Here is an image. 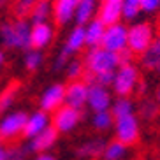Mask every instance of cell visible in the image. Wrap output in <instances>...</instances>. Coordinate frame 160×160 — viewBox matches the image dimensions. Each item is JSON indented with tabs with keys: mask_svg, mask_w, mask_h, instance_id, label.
I'll list each match as a JSON object with an SVG mask.
<instances>
[{
	"mask_svg": "<svg viewBox=\"0 0 160 160\" xmlns=\"http://www.w3.org/2000/svg\"><path fill=\"white\" fill-rule=\"evenodd\" d=\"M32 23L28 19L4 21L0 25V42L5 49H30Z\"/></svg>",
	"mask_w": 160,
	"mask_h": 160,
	"instance_id": "cell-1",
	"label": "cell"
},
{
	"mask_svg": "<svg viewBox=\"0 0 160 160\" xmlns=\"http://www.w3.org/2000/svg\"><path fill=\"white\" fill-rule=\"evenodd\" d=\"M83 63H85V74L83 76H95L100 72L116 71L120 67V58H118V53L109 51L102 46H97L90 48L86 51Z\"/></svg>",
	"mask_w": 160,
	"mask_h": 160,
	"instance_id": "cell-2",
	"label": "cell"
},
{
	"mask_svg": "<svg viewBox=\"0 0 160 160\" xmlns=\"http://www.w3.org/2000/svg\"><path fill=\"white\" fill-rule=\"evenodd\" d=\"M139 79H141V74H139L137 65L123 63L114 72V81L111 85V92L116 97H130L132 93H136Z\"/></svg>",
	"mask_w": 160,
	"mask_h": 160,
	"instance_id": "cell-3",
	"label": "cell"
},
{
	"mask_svg": "<svg viewBox=\"0 0 160 160\" xmlns=\"http://www.w3.org/2000/svg\"><path fill=\"white\" fill-rule=\"evenodd\" d=\"M155 39V28L148 21L134 23L128 27V39H127V48L134 55H142L150 48V44Z\"/></svg>",
	"mask_w": 160,
	"mask_h": 160,
	"instance_id": "cell-4",
	"label": "cell"
},
{
	"mask_svg": "<svg viewBox=\"0 0 160 160\" xmlns=\"http://www.w3.org/2000/svg\"><path fill=\"white\" fill-rule=\"evenodd\" d=\"M113 132H114V139H118L120 142L127 146L136 144L141 137V122L137 118L136 113L127 114V116L116 118L113 125Z\"/></svg>",
	"mask_w": 160,
	"mask_h": 160,
	"instance_id": "cell-5",
	"label": "cell"
},
{
	"mask_svg": "<svg viewBox=\"0 0 160 160\" xmlns=\"http://www.w3.org/2000/svg\"><path fill=\"white\" fill-rule=\"evenodd\" d=\"M27 111H9L0 116V139L4 142H12L23 136Z\"/></svg>",
	"mask_w": 160,
	"mask_h": 160,
	"instance_id": "cell-6",
	"label": "cell"
},
{
	"mask_svg": "<svg viewBox=\"0 0 160 160\" xmlns=\"http://www.w3.org/2000/svg\"><path fill=\"white\" fill-rule=\"evenodd\" d=\"M85 118V113L81 109H76L63 104L62 108H58L51 116V125L58 134H71L78 128L81 120Z\"/></svg>",
	"mask_w": 160,
	"mask_h": 160,
	"instance_id": "cell-7",
	"label": "cell"
},
{
	"mask_svg": "<svg viewBox=\"0 0 160 160\" xmlns=\"http://www.w3.org/2000/svg\"><path fill=\"white\" fill-rule=\"evenodd\" d=\"M127 39H128V27L123 25L122 21H118L114 25L106 27V32H104L100 46L109 49V51L118 53L127 48Z\"/></svg>",
	"mask_w": 160,
	"mask_h": 160,
	"instance_id": "cell-8",
	"label": "cell"
},
{
	"mask_svg": "<svg viewBox=\"0 0 160 160\" xmlns=\"http://www.w3.org/2000/svg\"><path fill=\"white\" fill-rule=\"evenodd\" d=\"M65 104V85L63 83H53L39 97V109L53 114L58 108Z\"/></svg>",
	"mask_w": 160,
	"mask_h": 160,
	"instance_id": "cell-9",
	"label": "cell"
},
{
	"mask_svg": "<svg viewBox=\"0 0 160 160\" xmlns=\"http://www.w3.org/2000/svg\"><path fill=\"white\" fill-rule=\"evenodd\" d=\"M113 104V93L111 90L106 88L97 83H90L88 85V100H86V108L92 113L97 111H108Z\"/></svg>",
	"mask_w": 160,
	"mask_h": 160,
	"instance_id": "cell-10",
	"label": "cell"
},
{
	"mask_svg": "<svg viewBox=\"0 0 160 160\" xmlns=\"http://www.w3.org/2000/svg\"><path fill=\"white\" fill-rule=\"evenodd\" d=\"M49 125H51V114L49 113H46L42 109L32 111V113L27 114V122H25L23 136L21 137H25L27 141H30L32 137H35L42 130H46Z\"/></svg>",
	"mask_w": 160,
	"mask_h": 160,
	"instance_id": "cell-11",
	"label": "cell"
},
{
	"mask_svg": "<svg viewBox=\"0 0 160 160\" xmlns=\"http://www.w3.org/2000/svg\"><path fill=\"white\" fill-rule=\"evenodd\" d=\"M86 100H88V83H85L83 79H76V81H69V85H65L67 106L85 111Z\"/></svg>",
	"mask_w": 160,
	"mask_h": 160,
	"instance_id": "cell-12",
	"label": "cell"
},
{
	"mask_svg": "<svg viewBox=\"0 0 160 160\" xmlns=\"http://www.w3.org/2000/svg\"><path fill=\"white\" fill-rule=\"evenodd\" d=\"M58 137H60V134L55 130L53 125H49L46 130H42L41 134H37L35 137H32V139L27 142V146H28V150H30L32 155H37V153H48V151H51L53 148L57 146Z\"/></svg>",
	"mask_w": 160,
	"mask_h": 160,
	"instance_id": "cell-13",
	"label": "cell"
},
{
	"mask_svg": "<svg viewBox=\"0 0 160 160\" xmlns=\"http://www.w3.org/2000/svg\"><path fill=\"white\" fill-rule=\"evenodd\" d=\"M53 37H55V28L49 21L35 23L32 25V32H30V46L33 49L42 51L44 48H48L53 42Z\"/></svg>",
	"mask_w": 160,
	"mask_h": 160,
	"instance_id": "cell-14",
	"label": "cell"
},
{
	"mask_svg": "<svg viewBox=\"0 0 160 160\" xmlns=\"http://www.w3.org/2000/svg\"><path fill=\"white\" fill-rule=\"evenodd\" d=\"M106 144L108 141L102 139V137H95V139H90L85 141L83 144H79L76 148V157L81 160H97L102 158L104 150H106Z\"/></svg>",
	"mask_w": 160,
	"mask_h": 160,
	"instance_id": "cell-15",
	"label": "cell"
},
{
	"mask_svg": "<svg viewBox=\"0 0 160 160\" xmlns=\"http://www.w3.org/2000/svg\"><path fill=\"white\" fill-rule=\"evenodd\" d=\"M79 0H55L53 2V18L58 25H67L74 19L76 7Z\"/></svg>",
	"mask_w": 160,
	"mask_h": 160,
	"instance_id": "cell-16",
	"label": "cell"
},
{
	"mask_svg": "<svg viewBox=\"0 0 160 160\" xmlns=\"http://www.w3.org/2000/svg\"><path fill=\"white\" fill-rule=\"evenodd\" d=\"M139 57H141V65L144 67L146 71L160 74V33L155 35L150 48L142 55H139Z\"/></svg>",
	"mask_w": 160,
	"mask_h": 160,
	"instance_id": "cell-17",
	"label": "cell"
},
{
	"mask_svg": "<svg viewBox=\"0 0 160 160\" xmlns=\"http://www.w3.org/2000/svg\"><path fill=\"white\" fill-rule=\"evenodd\" d=\"M63 49H65L69 55L74 57L76 53H79L83 48H86V35H85V27L83 25H76L74 28L71 30V33L67 35L65 44H63Z\"/></svg>",
	"mask_w": 160,
	"mask_h": 160,
	"instance_id": "cell-18",
	"label": "cell"
},
{
	"mask_svg": "<svg viewBox=\"0 0 160 160\" xmlns=\"http://www.w3.org/2000/svg\"><path fill=\"white\" fill-rule=\"evenodd\" d=\"M97 18L106 27L118 23L122 19V2H104L97 11Z\"/></svg>",
	"mask_w": 160,
	"mask_h": 160,
	"instance_id": "cell-19",
	"label": "cell"
},
{
	"mask_svg": "<svg viewBox=\"0 0 160 160\" xmlns=\"http://www.w3.org/2000/svg\"><path fill=\"white\" fill-rule=\"evenodd\" d=\"M104 32H106V25L100 21L99 18L90 19L88 23L85 25V35H86V48H97L100 46L104 37Z\"/></svg>",
	"mask_w": 160,
	"mask_h": 160,
	"instance_id": "cell-20",
	"label": "cell"
},
{
	"mask_svg": "<svg viewBox=\"0 0 160 160\" xmlns=\"http://www.w3.org/2000/svg\"><path fill=\"white\" fill-rule=\"evenodd\" d=\"M136 114L139 120H144V122H153L160 116V106L155 99H144L142 97L139 106L136 108Z\"/></svg>",
	"mask_w": 160,
	"mask_h": 160,
	"instance_id": "cell-21",
	"label": "cell"
},
{
	"mask_svg": "<svg viewBox=\"0 0 160 160\" xmlns=\"http://www.w3.org/2000/svg\"><path fill=\"white\" fill-rule=\"evenodd\" d=\"M19 90H21L19 83H11L0 92V116L11 111V108L14 106L16 99L19 95Z\"/></svg>",
	"mask_w": 160,
	"mask_h": 160,
	"instance_id": "cell-22",
	"label": "cell"
},
{
	"mask_svg": "<svg viewBox=\"0 0 160 160\" xmlns=\"http://www.w3.org/2000/svg\"><path fill=\"white\" fill-rule=\"evenodd\" d=\"M53 14V4L49 0H37L33 4L32 11H30L28 21L32 25L35 23H44V21H49V16Z\"/></svg>",
	"mask_w": 160,
	"mask_h": 160,
	"instance_id": "cell-23",
	"label": "cell"
},
{
	"mask_svg": "<svg viewBox=\"0 0 160 160\" xmlns=\"http://www.w3.org/2000/svg\"><path fill=\"white\" fill-rule=\"evenodd\" d=\"M95 11H97V0H79V4H78L76 12H74L76 25H83L85 27L90 19H93Z\"/></svg>",
	"mask_w": 160,
	"mask_h": 160,
	"instance_id": "cell-24",
	"label": "cell"
},
{
	"mask_svg": "<svg viewBox=\"0 0 160 160\" xmlns=\"http://www.w3.org/2000/svg\"><path fill=\"white\" fill-rule=\"evenodd\" d=\"M128 155V146L120 142L118 139H113L106 144L102 160H125Z\"/></svg>",
	"mask_w": 160,
	"mask_h": 160,
	"instance_id": "cell-25",
	"label": "cell"
},
{
	"mask_svg": "<svg viewBox=\"0 0 160 160\" xmlns=\"http://www.w3.org/2000/svg\"><path fill=\"white\" fill-rule=\"evenodd\" d=\"M113 118H122V116H127V114L136 113V104L132 102L128 97H118L116 100H113L111 108H109Z\"/></svg>",
	"mask_w": 160,
	"mask_h": 160,
	"instance_id": "cell-26",
	"label": "cell"
},
{
	"mask_svg": "<svg viewBox=\"0 0 160 160\" xmlns=\"http://www.w3.org/2000/svg\"><path fill=\"white\" fill-rule=\"evenodd\" d=\"M114 125V118L111 114V111H97L92 114V127L97 132H108L111 130Z\"/></svg>",
	"mask_w": 160,
	"mask_h": 160,
	"instance_id": "cell-27",
	"label": "cell"
},
{
	"mask_svg": "<svg viewBox=\"0 0 160 160\" xmlns=\"http://www.w3.org/2000/svg\"><path fill=\"white\" fill-rule=\"evenodd\" d=\"M44 63V55L41 49H33V48H30V49H27V53H25V58H23V65L25 69L28 72H35L41 69V65Z\"/></svg>",
	"mask_w": 160,
	"mask_h": 160,
	"instance_id": "cell-28",
	"label": "cell"
},
{
	"mask_svg": "<svg viewBox=\"0 0 160 160\" xmlns=\"http://www.w3.org/2000/svg\"><path fill=\"white\" fill-rule=\"evenodd\" d=\"M141 12V0H122V19L134 21Z\"/></svg>",
	"mask_w": 160,
	"mask_h": 160,
	"instance_id": "cell-29",
	"label": "cell"
},
{
	"mask_svg": "<svg viewBox=\"0 0 160 160\" xmlns=\"http://www.w3.org/2000/svg\"><path fill=\"white\" fill-rule=\"evenodd\" d=\"M63 71H65V76H67V79H69V81L81 79V78H83V74H85V63H83V60L71 58Z\"/></svg>",
	"mask_w": 160,
	"mask_h": 160,
	"instance_id": "cell-30",
	"label": "cell"
},
{
	"mask_svg": "<svg viewBox=\"0 0 160 160\" xmlns=\"http://www.w3.org/2000/svg\"><path fill=\"white\" fill-rule=\"evenodd\" d=\"M37 0H14L12 4V14L16 19H27L30 16V11H32L33 4Z\"/></svg>",
	"mask_w": 160,
	"mask_h": 160,
	"instance_id": "cell-31",
	"label": "cell"
},
{
	"mask_svg": "<svg viewBox=\"0 0 160 160\" xmlns=\"http://www.w3.org/2000/svg\"><path fill=\"white\" fill-rule=\"evenodd\" d=\"M32 155L27 144H9L7 146V160H27Z\"/></svg>",
	"mask_w": 160,
	"mask_h": 160,
	"instance_id": "cell-32",
	"label": "cell"
},
{
	"mask_svg": "<svg viewBox=\"0 0 160 160\" xmlns=\"http://www.w3.org/2000/svg\"><path fill=\"white\" fill-rule=\"evenodd\" d=\"M72 58V55H69V53L62 48L60 51H58V55H57V58H55V62H53V71L55 72H60V71H63L67 67V63H69V60Z\"/></svg>",
	"mask_w": 160,
	"mask_h": 160,
	"instance_id": "cell-33",
	"label": "cell"
},
{
	"mask_svg": "<svg viewBox=\"0 0 160 160\" xmlns=\"http://www.w3.org/2000/svg\"><path fill=\"white\" fill-rule=\"evenodd\" d=\"M160 9V0H141V12H157Z\"/></svg>",
	"mask_w": 160,
	"mask_h": 160,
	"instance_id": "cell-34",
	"label": "cell"
},
{
	"mask_svg": "<svg viewBox=\"0 0 160 160\" xmlns=\"http://www.w3.org/2000/svg\"><path fill=\"white\" fill-rule=\"evenodd\" d=\"M118 58H120V65H123V63H132L134 53H132L128 48H125V49H122V51H118Z\"/></svg>",
	"mask_w": 160,
	"mask_h": 160,
	"instance_id": "cell-35",
	"label": "cell"
},
{
	"mask_svg": "<svg viewBox=\"0 0 160 160\" xmlns=\"http://www.w3.org/2000/svg\"><path fill=\"white\" fill-rule=\"evenodd\" d=\"M146 92H148V85H146V83H144L142 79H139V83H137V88H136V93L142 97V95H144Z\"/></svg>",
	"mask_w": 160,
	"mask_h": 160,
	"instance_id": "cell-36",
	"label": "cell"
},
{
	"mask_svg": "<svg viewBox=\"0 0 160 160\" xmlns=\"http://www.w3.org/2000/svg\"><path fill=\"white\" fill-rule=\"evenodd\" d=\"M33 160H57V158H55V155H51V151H48V153H37Z\"/></svg>",
	"mask_w": 160,
	"mask_h": 160,
	"instance_id": "cell-37",
	"label": "cell"
},
{
	"mask_svg": "<svg viewBox=\"0 0 160 160\" xmlns=\"http://www.w3.org/2000/svg\"><path fill=\"white\" fill-rule=\"evenodd\" d=\"M0 160H7V142L0 139Z\"/></svg>",
	"mask_w": 160,
	"mask_h": 160,
	"instance_id": "cell-38",
	"label": "cell"
},
{
	"mask_svg": "<svg viewBox=\"0 0 160 160\" xmlns=\"http://www.w3.org/2000/svg\"><path fill=\"white\" fill-rule=\"evenodd\" d=\"M5 62H7V57H5V51H4V49H0V71L4 69Z\"/></svg>",
	"mask_w": 160,
	"mask_h": 160,
	"instance_id": "cell-39",
	"label": "cell"
},
{
	"mask_svg": "<svg viewBox=\"0 0 160 160\" xmlns=\"http://www.w3.org/2000/svg\"><path fill=\"white\" fill-rule=\"evenodd\" d=\"M11 2H12V0H0V11L5 9V7H7V5L11 4Z\"/></svg>",
	"mask_w": 160,
	"mask_h": 160,
	"instance_id": "cell-40",
	"label": "cell"
},
{
	"mask_svg": "<svg viewBox=\"0 0 160 160\" xmlns=\"http://www.w3.org/2000/svg\"><path fill=\"white\" fill-rule=\"evenodd\" d=\"M155 100L158 102V106H160V88L157 90V93H155Z\"/></svg>",
	"mask_w": 160,
	"mask_h": 160,
	"instance_id": "cell-41",
	"label": "cell"
},
{
	"mask_svg": "<svg viewBox=\"0 0 160 160\" xmlns=\"http://www.w3.org/2000/svg\"><path fill=\"white\" fill-rule=\"evenodd\" d=\"M102 2H122V0H102Z\"/></svg>",
	"mask_w": 160,
	"mask_h": 160,
	"instance_id": "cell-42",
	"label": "cell"
},
{
	"mask_svg": "<svg viewBox=\"0 0 160 160\" xmlns=\"http://www.w3.org/2000/svg\"><path fill=\"white\" fill-rule=\"evenodd\" d=\"M158 25H160V18H158Z\"/></svg>",
	"mask_w": 160,
	"mask_h": 160,
	"instance_id": "cell-43",
	"label": "cell"
}]
</instances>
